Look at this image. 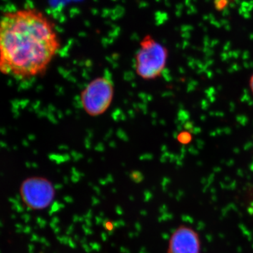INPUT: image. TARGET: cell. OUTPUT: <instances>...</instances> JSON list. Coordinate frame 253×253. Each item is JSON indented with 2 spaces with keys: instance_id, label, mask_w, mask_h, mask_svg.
I'll list each match as a JSON object with an SVG mask.
<instances>
[{
  "instance_id": "cell-1",
  "label": "cell",
  "mask_w": 253,
  "mask_h": 253,
  "mask_svg": "<svg viewBox=\"0 0 253 253\" xmlns=\"http://www.w3.org/2000/svg\"><path fill=\"white\" fill-rule=\"evenodd\" d=\"M61 48L54 23L35 8L0 17V72L28 79L46 72Z\"/></svg>"
},
{
  "instance_id": "cell-2",
  "label": "cell",
  "mask_w": 253,
  "mask_h": 253,
  "mask_svg": "<svg viewBox=\"0 0 253 253\" xmlns=\"http://www.w3.org/2000/svg\"><path fill=\"white\" fill-rule=\"evenodd\" d=\"M136 75L144 81H154L162 76L167 65L168 50L151 36L142 38L134 58Z\"/></svg>"
},
{
  "instance_id": "cell-3",
  "label": "cell",
  "mask_w": 253,
  "mask_h": 253,
  "mask_svg": "<svg viewBox=\"0 0 253 253\" xmlns=\"http://www.w3.org/2000/svg\"><path fill=\"white\" fill-rule=\"evenodd\" d=\"M114 97V85L106 76L94 78L81 93L82 107L91 117H98L107 111Z\"/></svg>"
},
{
  "instance_id": "cell-4",
  "label": "cell",
  "mask_w": 253,
  "mask_h": 253,
  "mask_svg": "<svg viewBox=\"0 0 253 253\" xmlns=\"http://www.w3.org/2000/svg\"><path fill=\"white\" fill-rule=\"evenodd\" d=\"M20 194L23 204L35 211L45 209L54 201L55 189L51 181L41 176H33L23 181Z\"/></svg>"
},
{
  "instance_id": "cell-5",
  "label": "cell",
  "mask_w": 253,
  "mask_h": 253,
  "mask_svg": "<svg viewBox=\"0 0 253 253\" xmlns=\"http://www.w3.org/2000/svg\"><path fill=\"white\" fill-rule=\"evenodd\" d=\"M199 235L187 226H180L173 232L169 241L168 253H201Z\"/></svg>"
},
{
  "instance_id": "cell-6",
  "label": "cell",
  "mask_w": 253,
  "mask_h": 253,
  "mask_svg": "<svg viewBox=\"0 0 253 253\" xmlns=\"http://www.w3.org/2000/svg\"><path fill=\"white\" fill-rule=\"evenodd\" d=\"M250 88H251V90L252 91L253 94V73L252 74V76H251V78H250Z\"/></svg>"
}]
</instances>
